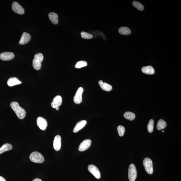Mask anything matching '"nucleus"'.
<instances>
[{
    "instance_id": "obj_14",
    "label": "nucleus",
    "mask_w": 181,
    "mask_h": 181,
    "mask_svg": "<svg viewBox=\"0 0 181 181\" xmlns=\"http://www.w3.org/2000/svg\"><path fill=\"white\" fill-rule=\"evenodd\" d=\"M53 146L54 150L56 151H59L61 147V138L60 135H57L53 141Z\"/></svg>"
},
{
    "instance_id": "obj_29",
    "label": "nucleus",
    "mask_w": 181,
    "mask_h": 181,
    "mask_svg": "<svg viewBox=\"0 0 181 181\" xmlns=\"http://www.w3.org/2000/svg\"><path fill=\"white\" fill-rule=\"evenodd\" d=\"M0 181H7L5 180V179L3 177L0 176Z\"/></svg>"
},
{
    "instance_id": "obj_4",
    "label": "nucleus",
    "mask_w": 181,
    "mask_h": 181,
    "mask_svg": "<svg viewBox=\"0 0 181 181\" xmlns=\"http://www.w3.org/2000/svg\"><path fill=\"white\" fill-rule=\"evenodd\" d=\"M137 177V171L135 165L132 164L128 168V178L130 181H135Z\"/></svg>"
},
{
    "instance_id": "obj_8",
    "label": "nucleus",
    "mask_w": 181,
    "mask_h": 181,
    "mask_svg": "<svg viewBox=\"0 0 181 181\" xmlns=\"http://www.w3.org/2000/svg\"><path fill=\"white\" fill-rule=\"evenodd\" d=\"M62 97L60 95H58L53 99V101L51 103V106L52 108H55L56 110H58L59 109V107L62 105Z\"/></svg>"
},
{
    "instance_id": "obj_9",
    "label": "nucleus",
    "mask_w": 181,
    "mask_h": 181,
    "mask_svg": "<svg viewBox=\"0 0 181 181\" xmlns=\"http://www.w3.org/2000/svg\"><path fill=\"white\" fill-rule=\"evenodd\" d=\"M12 9L16 13L20 14H24L25 10L24 8L17 2H14L12 4Z\"/></svg>"
},
{
    "instance_id": "obj_26",
    "label": "nucleus",
    "mask_w": 181,
    "mask_h": 181,
    "mask_svg": "<svg viewBox=\"0 0 181 181\" xmlns=\"http://www.w3.org/2000/svg\"><path fill=\"white\" fill-rule=\"evenodd\" d=\"M154 121L153 119H151L149 121L148 124L147 125V129L150 133L152 132L154 129Z\"/></svg>"
},
{
    "instance_id": "obj_16",
    "label": "nucleus",
    "mask_w": 181,
    "mask_h": 181,
    "mask_svg": "<svg viewBox=\"0 0 181 181\" xmlns=\"http://www.w3.org/2000/svg\"><path fill=\"white\" fill-rule=\"evenodd\" d=\"M22 82L16 77H10L9 79H8L7 82L8 85L10 87L19 85Z\"/></svg>"
},
{
    "instance_id": "obj_17",
    "label": "nucleus",
    "mask_w": 181,
    "mask_h": 181,
    "mask_svg": "<svg viewBox=\"0 0 181 181\" xmlns=\"http://www.w3.org/2000/svg\"><path fill=\"white\" fill-rule=\"evenodd\" d=\"M98 83L101 88L105 91L110 92L112 89V86L107 83H104L102 81H99Z\"/></svg>"
},
{
    "instance_id": "obj_1",
    "label": "nucleus",
    "mask_w": 181,
    "mask_h": 181,
    "mask_svg": "<svg viewBox=\"0 0 181 181\" xmlns=\"http://www.w3.org/2000/svg\"><path fill=\"white\" fill-rule=\"evenodd\" d=\"M10 106L19 118L20 119L24 118L26 115V111L24 109L20 106L17 102L14 101L12 102Z\"/></svg>"
},
{
    "instance_id": "obj_7",
    "label": "nucleus",
    "mask_w": 181,
    "mask_h": 181,
    "mask_svg": "<svg viewBox=\"0 0 181 181\" xmlns=\"http://www.w3.org/2000/svg\"><path fill=\"white\" fill-rule=\"evenodd\" d=\"M84 91L82 87H79L77 90L76 93L73 98V101L75 104H80L82 101V95Z\"/></svg>"
},
{
    "instance_id": "obj_10",
    "label": "nucleus",
    "mask_w": 181,
    "mask_h": 181,
    "mask_svg": "<svg viewBox=\"0 0 181 181\" xmlns=\"http://www.w3.org/2000/svg\"><path fill=\"white\" fill-rule=\"evenodd\" d=\"M37 123L38 127L42 130H45L47 127L48 124L46 120L42 117H39L37 119Z\"/></svg>"
},
{
    "instance_id": "obj_13",
    "label": "nucleus",
    "mask_w": 181,
    "mask_h": 181,
    "mask_svg": "<svg viewBox=\"0 0 181 181\" xmlns=\"http://www.w3.org/2000/svg\"><path fill=\"white\" fill-rule=\"evenodd\" d=\"M31 39V35L29 33L26 32L23 33L19 43L21 45H25L29 43Z\"/></svg>"
},
{
    "instance_id": "obj_20",
    "label": "nucleus",
    "mask_w": 181,
    "mask_h": 181,
    "mask_svg": "<svg viewBox=\"0 0 181 181\" xmlns=\"http://www.w3.org/2000/svg\"><path fill=\"white\" fill-rule=\"evenodd\" d=\"M119 32L121 34L124 35H128L131 33L130 29L125 27H121L119 29Z\"/></svg>"
},
{
    "instance_id": "obj_24",
    "label": "nucleus",
    "mask_w": 181,
    "mask_h": 181,
    "mask_svg": "<svg viewBox=\"0 0 181 181\" xmlns=\"http://www.w3.org/2000/svg\"><path fill=\"white\" fill-rule=\"evenodd\" d=\"M132 5H133L134 7L137 8L138 10H140V11H143L144 9V5L138 1H134L133 3H132Z\"/></svg>"
},
{
    "instance_id": "obj_25",
    "label": "nucleus",
    "mask_w": 181,
    "mask_h": 181,
    "mask_svg": "<svg viewBox=\"0 0 181 181\" xmlns=\"http://www.w3.org/2000/svg\"><path fill=\"white\" fill-rule=\"evenodd\" d=\"M87 63L85 61H81L77 62L75 65V68L77 69H80L83 67L87 66Z\"/></svg>"
},
{
    "instance_id": "obj_30",
    "label": "nucleus",
    "mask_w": 181,
    "mask_h": 181,
    "mask_svg": "<svg viewBox=\"0 0 181 181\" xmlns=\"http://www.w3.org/2000/svg\"><path fill=\"white\" fill-rule=\"evenodd\" d=\"M32 181H42V180L40 179L39 178H36L34 180Z\"/></svg>"
},
{
    "instance_id": "obj_5",
    "label": "nucleus",
    "mask_w": 181,
    "mask_h": 181,
    "mask_svg": "<svg viewBox=\"0 0 181 181\" xmlns=\"http://www.w3.org/2000/svg\"><path fill=\"white\" fill-rule=\"evenodd\" d=\"M143 165L145 170L147 173L151 174L153 173V162L152 160L148 158H146L144 160Z\"/></svg>"
},
{
    "instance_id": "obj_23",
    "label": "nucleus",
    "mask_w": 181,
    "mask_h": 181,
    "mask_svg": "<svg viewBox=\"0 0 181 181\" xmlns=\"http://www.w3.org/2000/svg\"><path fill=\"white\" fill-rule=\"evenodd\" d=\"M124 117L126 119L132 121L135 119L136 115L133 113L128 111L124 114Z\"/></svg>"
},
{
    "instance_id": "obj_19",
    "label": "nucleus",
    "mask_w": 181,
    "mask_h": 181,
    "mask_svg": "<svg viewBox=\"0 0 181 181\" xmlns=\"http://www.w3.org/2000/svg\"><path fill=\"white\" fill-rule=\"evenodd\" d=\"M48 17L53 24L56 25L58 24V16L57 14L53 12H50L48 15Z\"/></svg>"
},
{
    "instance_id": "obj_12",
    "label": "nucleus",
    "mask_w": 181,
    "mask_h": 181,
    "mask_svg": "<svg viewBox=\"0 0 181 181\" xmlns=\"http://www.w3.org/2000/svg\"><path fill=\"white\" fill-rule=\"evenodd\" d=\"M14 57V55L12 52H4L0 54V59L4 61L11 60Z\"/></svg>"
},
{
    "instance_id": "obj_15",
    "label": "nucleus",
    "mask_w": 181,
    "mask_h": 181,
    "mask_svg": "<svg viewBox=\"0 0 181 181\" xmlns=\"http://www.w3.org/2000/svg\"><path fill=\"white\" fill-rule=\"evenodd\" d=\"M87 123V122L85 120L81 121L79 122L78 123H77L75 127L73 128V132L76 133V132H79V130L82 129L85 127Z\"/></svg>"
},
{
    "instance_id": "obj_21",
    "label": "nucleus",
    "mask_w": 181,
    "mask_h": 181,
    "mask_svg": "<svg viewBox=\"0 0 181 181\" xmlns=\"http://www.w3.org/2000/svg\"><path fill=\"white\" fill-rule=\"evenodd\" d=\"M12 149V146L11 144L8 143L4 144L0 148V154L5 152L11 150Z\"/></svg>"
},
{
    "instance_id": "obj_22",
    "label": "nucleus",
    "mask_w": 181,
    "mask_h": 181,
    "mask_svg": "<svg viewBox=\"0 0 181 181\" xmlns=\"http://www.w3.org/2000/svg\"><path fill=\"white\" fill-rule=\"evenodd\" d=\"M167 126V123L162 119H160L158 122L157 125V130H160L165 128Z\"/></svg>"
},
{
    "instance_id": "obj_6",
    "label": "nucleus",
    "mask_w": 181,
    "mask_h": 181,
    "mask_svg": "<svg viewBox=\"0 0 181 181\" xmlns=\"http://www.w3.org/2000/svg\"><path fill=\"white\" fill-rule=\"evenodd\" d=\"M88 170L97 179L101 178V173L98 168L93 165H90L88 166Z\"/></svg>"
},
{
    "instance_id": "obj_27",
    "label": "nucleus",
    "mask_w": 181,
    "mask_h": 181,
    "mask_svg": "<svg viewBox=\"0 0 181 181\" xmlns=\"http://www.w3.org/2000/svg\"><path fill=\"white\" fill-rule=\"evenodd\" d=\"M81 35L83 38L86 39H91L93 37V36L92 34L85 32H81Z\"/></svg>"
},
{
    "instance_id": "obj_3",
    "label": "nucleus",
    "mask_w": 181,
    "mask_h": 181,
    "mask_svg": "<svg viewBox=\"0 0 181 181\" xmlns=\"http://www.w3.org/2000/svg\"><path fill=\"white\" fill-rule=\"evenodd\" d=\"M30 159L31 161L38 163H43L45 160L43 155L37 152L32 153L30 156Z\"/></svg>"
},
{
    "instance_id": "obj_18",
    "label": "nucleus",
    "mask_w": 181,
    "mask_h": 181,
    "mask_svg": "<svg viewBox=\"0 0 181 181\" xmlns=\"http://www.w3.org/2000/svg\"><path fill=\"white\" fill-rule=\"evenodd\" d=\"M142 71L143 73L147 75H152L155 73L154 69L151 66L143 67Z\"/></svg>"
},
{
    "instance_id": "obj_11",
    "label": "nucleus",
    "mask_w": 181,
    "mask_h": 181,
    "mask_svg": "<svg viewBox=\"0 0 181 181\" xmlns=\"http://www.w3.org/2000/svg\"><path fill=\"white\" fill-rule=\"evenodd\" d=\"M91 141L89 139L84 140L80 145L79 151L82 152L87 150L91 146Z\"/></svg>"
},
{
    "instance_id": "obj_2",
    "label": "nucleus",
    "mask_w": 181,
    "mask_h": 181,
    "mask_svg": "<svg viewBox=\"0 0 181 181\" xmlns=\"http://www.w3.org/2000/svg\"><path fill=\"white\" fill-rule=\"evenodd\" d=\"M34 59L33 61V68L36 70H39L41 68V62L43 60V54L38 53L35 54Z\"/></svg>"
},
{
    "instance_id": "obj_28",
    "label": "nucleus",
    "mask_w": 181,
    "mask_h": 181,
    "mask_svg": "<svg viewBox=\"0 0 181 181\" xmlns=\"http://www.w3.org/2000/svg\"><path fill=\"white\" fill-rule=\"evenodd\" d=\"M117 129L119 135L120 136H123L125 132V128L123 126L119 125L117 127Z\"/></svg>"
}]
</instances>
